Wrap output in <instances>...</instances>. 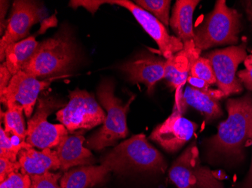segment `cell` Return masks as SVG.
<instances>
[{"mask_svg":"<svg viewBox=\"0 0 252 188\" xmlns=\"http://www.w3.org/2000/svg\"><path fill=\"white\" fill-rule=\"evenodd\" d=\"M228 116L218 127V133L208 141L213 156L227 162H239L245 150L252 145V96L226 101Z\"/></svg>","mask_w":252,"mask_h":188,"instance_id":"6da1fadb","label":"cell"},{"mask_svg":"<svg viewBox=\"0 0 252 188\" xmlns=\"http://www.w3.org/2000/svg\"><path fill=\"white\" fill-rule=\"evenodd\" d=\"M111 172H162L167 163L161 153L149 143L144 134H137L113 148L102 160Z\"/></svg>","mask_w":252,"mask_h":188,"instance_id":"7a4b0ae2","label":"cell"},{"mask_svg":"<svg viewBox=\"0 0 252 188\" xmlns=\"http://www.w3.org/2000/svg\"><path fill=\"white\" fill-rule=\"evenodd\" d=\"M241 29L240 15L226 5L225 0H218L214 9L194 30L193 42L201 51L224 45H236Z\"/></svg>","mask_w":252,"mask_h":188,"instance_id":"3957f363","label":"cell"},{"mask_svg":"<svg viewBox=\"0 0 252 188\" xmlns=\"http://www.w3.org/2000/svg\"><path fill=\"white\" fill-rule=\"evenodd\" d=\"M97 97L102 106L107 110L104 125L87 141L91 149L101 150L112 146L117 141L126 138L128 134L127 113L134 97H131L126 104L114 94V86L109 81L102 82L97 89Z\"/></svg>","mask_w":252,"mask_h":188,"instance_id":"277c9868","label":"cell"},{"mask_svg":"<svg viewBox=\"0 0 252 188\" xmlns=\"http://www.w3.org/2000/svg\"><path fill=\"white\" fill-rule=\"evenodd\" d=\"M76 49L71 39L66 35L39 42L22 71L36 79L49 78L66 73L76 60Z\"/></svg>","mask_w":252,"mask_h":188,"instance_id":"5b68a950","label":"cell"},{"mask_svg":"<svg viewBox=\"0 0 252 188\" xmlns=\"http://www.w3.org/2000/svg\"><path fill=\"white\" fill-rule=\"evenodd\" d=\"M168 179L177 188H224L218 172L202 166L196 142L174 161Z\"/></svg>","mask_w":252,"mask_h":188,"instance_id":"8992f818","label":"cell"},{"mask_svg":"<svg viewBox=\"0 0 252 188\" xmlns=\"http://www.w3.org/2000/svg\"><path fill=\"white\" fill-rule=\"evenodd\" d=\"M57 120L68 132L91 130L104 124L106 114L95 99L86 90L76 88L70 92V101L56 113Z\"/></svg>","mask_w":252,"mask_h":188,"instance_id":"52a82bcc","label":"cell"},{"mask_svg":"<svg viewBox=\"0 0 252 188\" xmlns=\"http://www.w3.org/2000/svg\"><path fill=\"white\" fill-rule=\"evenodd\" d=\"M62 105L52 98H39L36 112L28 122L26 142L40 150L57 148L68 135L63 124H53L47 118Z\"/></svg>","mask_w":252,"mask_h":188,"instance_id":"ba28073f","label":"cell"},{"mask_svg":"<svg viewBox=\"0 0 252 188\" xmlns=\"http://www.w3.org/2000/svg\"><path fill=\"white\" fill-rule=\"evenodd\" d=\"M212 63L216 84L225 97L241 93L243 84L236 77L238 66L247 57L246 44L212 51L205 54Z\"/></svg>","mask_w":252,"mask_h":188,"instance_id":"9c48e42d","label":"cell"},{"mask_svg":"<svg viewBox=\"0 0 252 188\" xmlns=\"http://www.w3.org/2000/svg\"><path fill=\"white\" fill-rule=\"evenodd\" d=\"M46 15V10L39 2L25 0L14 2L6 29L0 40L1 61L5 59L7 47L28 38L31 27L42 21Z\"/></svg>","mask_w":252,"mask_h":188,"instance_id":"30bf717a","label":"cell"},{"mask_svg":"<svg viewBox=\"0 0 252 188\" xmlns=\"http://www.w3.org/2000/svg\"><path fill=\"white\" fill-rule=\"evenodd\" d=\"M100 5L111 4L123 7L131 12L136 21L158 45L160 52L168 59L184 49V43L176 36H171L168 29L155 17L128 0L100 1Z\"/></svg>","mask_w":252,"mask_h":188,"instance_id":"8fae6325","label":"cell"},{"mask_svg":"<svg viewBox=\"0 0 252 188\" xmlns=\"http://www.w3.org/2000/svg\"><path fill=\"white\" fill-rule=\"evenodd\" d=\"M199 125L183 116V113L174 107L171 115L154 129L150 139L169 153H176L193 136Z\"/></svg>","mask_w":252,"mask_h":188,"instance_id":"7c38bea8","label":"cell"},{"mask_svg":"<svg viewBox=\"0 0 252 188\" xmlns=\"http://www.w3.org/2000/svg\"><path fill=\"white\" fill-rule=\"evenodd\" d=\"M50 84L51 81H39L21 70L12 76L8 87L0 93L1 103H19L24 107L26 117L31 118L39 93Z\"/></svg>","mask_w":252,"mask_h":188,"instance_id":"4fadbf2b","label":"cell"},{"mask_svg":"<svg viewBox=\"0 0 252 188\" xmlns=\"http://www.w3.org/2000/svg\"><path fill=\"white\" fill-rule=\"evenodd\" d=\"M224 97L223 92L219 89L203 91L188 85L181 98L175 101V106L182 113L186 106L192 107L205 117V121L210 122L223 115L219 101Z\"/></svg>","mask_w":252,"mask_h":188,"instance_id":"5bb4252c","label":"cell"},{"mask_svg":"<svg viewBox=\"0 0 252 188\" xmlns=\"http://www.w3.org/2000/svg\"><path fill=\"white\" fill-rule=\"evenodd\" d=\"M200 49L196 48L193 40L184 44L181 52L167 59L165 66V78L168 84L177 90V97H179L183 86L190 76L192 65L200 57Z\"/></svg>","mask_w":252,"mask_h":188,"instance_id":"9a60e30c","label":"cell"},{"mask_svg":"<svg viewBox=\"0 0 252 188\" xmlns=\"http://www.w3.org/2000/svg\"><path fill=\"white\" fill-rule=\"evenodd\" d=\"M166 60L153 56H142L125 63L120 67L133 84L143 83L147 93L152 94L157 82L165 78Z\"/></svg>","mask_w":252,"mask_h":188,"instance_id":"2e32d148","label":"cell"},{"mask_svg":"<svg viewBox=\"0 0 252 188\" xmlns=\"http://www.w3.org/2000/svg\"><path fill=\"white\" fill-rule=\"evenodd\" d=\"M18 159L21 164V172L30 176L61 169L57 151L51 148L38 151L32 146L27 147L20 151Z\"/></svg>","mask_w":252,"mask_h":188,"instance_id":"e0dca14e","label":"cell"},{"mask_svg":"<svg viewBox=\"0 0 252 188\" xmlns=\"http://www.w3.org/2000/svg\"><path fill=\"white\" fill-rule=\"evenodd\" d=\"M85 138L81 134L68 135L56 148L61 162V169L67 171L80 165H93L94 162L90 150L84 147Z\"/></svg>","mask_w":252,"mask_h":188,"instance_id":"ac0fdd59","label":"cell"},{"mask_svg":"<svg viewBox=\"0 0 252 188\" xmlns=\"http://www.w3.org/2000/svg\"><path fill=\"white\" fill-rule=\"evenodd\" d=\"M199 3V0H178L172 10L170 26L184 44L194 39L192 17Z\"/></svg>","mask_w":252,"mask_h":188,"instance_id":"d6986e66","label":"cell"},{"mask_svg":"<svg viewBox=\"0 0 252 188\" xmlns=\"http://www.w3.org/2000/svg\"><path fill=\"white\" fill-rule=\"evenodd\" d=\"M111 172L106 164L81 166L65 172L61 178L62 188H89L103 182Z\"/></svg>","mask_w":252,"mask_h":188,"instance_id":"ffe728a7","label":"cell"},{"mask_svg":"<svg viewBox=\"0 0 252 188\" xmlns=\"http://www.w3.org/2000/svg\"><path fill=\"white\" fill-rule=\"evenodd\" d=\"M39 45V42L36 40L35 36H30L7 47L5 52V64L12 76L22 70Z\"/></svg>","mask_w":252,"mask_h":188,"instance_id":"44dd1931","label":"cell"},{"mask_svg":"<svg viewBox=\"0 0 252 188\" xmlns=\"http://www.w3.org/2000/svg\"><path fill=\"white\" fill-rule=\"evenodd\" d=\"M7 111L2 114L5 123V131L8 135H14L19 142H25L28 136V129L25 127L23 111L24 107L19 103H7Z\"/></svg>","mask_w":252,"mask_h":188,"instance_id":"7402d4cb","label":"cell"},{"mask_svg":"<svg viewBox=\"0 0 252 188\" xmlns=\"http://www.w3.org/2000/svg\"><path fill=\"white\" fill-rule=\"evenodd\" d=\"M136 5L155 17L165 27L170 25V0H136Z\"/></svg>","mask_w":252,"mask_h":188,"instance_id":"603a6c76","label":"cell"},{"mask_svg":"<svg viewBox=\"0 0 252 188\" xmlns=\"http://www.w3.org/2000/svg\"><path fill=\"white\" fill-rule=\"evenodd\" d=\"M32 146L28 142H15L10 138L2 127L0 129V158H6L12 162H16L18 154L27 147Z\"/></svg>","mask_w":252,"mask_h":188,"instance_id":"cb8c5ba5","label":"cell"},{"mask_svg":"<svg viewBox=\"0 0 252 188\" xmlns=\"http://www.w3.org/2000/svg\"><path fill=\"white\" fill-rule=\"evenodd\" d=\"M192 77L202 79L207 82L208 84H215L217 83L216 78L214 73L213 68L210 60L205 56H200L192 65L190 76Z\"/></svg>","mask_w":252,"mask_h":188,"instance_id":"d4e9b609","label":"cell"},{"mask_svg":"<svg viewBox=\"0 0 252 188\" xmlns=\"http://www.w3.org/2000/svg\"><path fill=\"white\" fill-rule=\"evenodd\" d=\"M62 177V174L52 172L31 175V188H62L59 185V180Z\"/></svg>","mask_w":252,"mask_h":188,"instance_id":"484cf974","label":"cell"},{"mask_svg":"<svg viewBox=\"0 0 252 188\" xmlns=\"http://www.w3.org/2000/svg\"><path fill=\"white\" fill-rule=\"evenodd\" d=\"M31 178L22 172H13L1 182L0 188H31Z\"/></svg>","mask_w":252,"mask_h":188,"instance_id":"4316f807","label":"cell"},{"mask_svg":"<svg viewBox=\"0 0 252 188\" xmlns=\"http://www.w3.org/2000/svg\"><path fill=\"white\" fill-rule=\"evenodd\" d=\"M21 170V164L18 161L12 162L6 158H0V182H3L8 175Z\"/></svg>","mask_w":252,"mask_h":188,"instance_id":"83f0119b","label":"cell"},{"mask_svg":"<svg viewBox=\"0 0 252 188\" xmlns=\"http://www.w3.org/2000/svg\"><path fill=\"white\" fill-rule=\"evenodd\" d=\"M246 69L238 73L237 76L243 85L252 91V55L247 56L245 60Z\"/></svg>","mask_w":252,"mask_h":188,"instance_id":"f1b7e54d","label":"cell"},{"mask_svg":"<svg viewBox=\"0 0 252 188\" xmlns=\"http://www.w3.org/2000/svg\"><path fill=\"white\" fill-rule=\"evenodd\" d=\"M12 75L10 73L5 63L0 66V93H2L8 87Z\"/></svg>","mask_w":252,"mask_h":188,"instance_id":"f546056e","label":"cell"},{"mask_svg":"<svg viewBox=\"0 0 252 188\" xmlns=\"http://www.w3.org/2000/svg\"><path fill=\"white\" fill-rule=\"evenodd\" d=\"M188 82L189 83V86L198 89V90H203V91H210L212 90L210 88V84H208L207 82L205 81L197 79V78L189 76Z\"/></svg>","mask_w":252,"mask_h":188,"instance_id":"4dcf8cb0","label":"cell"},{"mask_svg":"<svg viewBox=\"0 0 252 188\" xmlns=\"http://www.w3.org/2000/svg\"><path fill=\"white\" fill-rule=\"evenodd\" d=\"M242 188H252V161L249 173L246 175V179L242 182Z\"/></svg>","mask_w":252,"mask_h":188,"instance_id":"1f68e13d","label":"cell"},{"mask_svg":"<svg viewBox=\"0 0 252 188\" xmlns=\"http://www.w3.org/2000/svg\"><path fill=\"white\" fill-rule=\"evenodd\" d=\"M1 34L3 32L4 29V16L6 13V10L8 8V2L7 1H1Z\"/></svg>","mask_w":252,"mask_h":188,"instance_id":"d6a6232c","label":"cell"}]
</instances>
